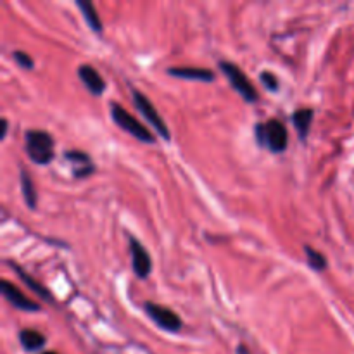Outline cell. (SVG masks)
Wrapping results in <instances>:
<instances>
[{
    "label": "cell",
    "instance_id": "cell-1",
    "mask_svg": "<svg viewBox=\"0 0 354 354\" xmlns=\"http://www.w3.org/2000/svg\"><path fill=\"white\" fill-rule=\"evenodd\" d=\"M254 135L259 147H264L270 153L280 154L288 146V133L280 119H268L254 126Z\"/></svg>",
    "mask_w": 354,
    "mask_h": 354
},
{
    "label": "cell",
    "instance_id": "cell-2",
    "mask_svg": "<svg viewBox=\"0 0 354 354\" xmlns=\"http://www.w3.org/2000/svg\"><path fill=\"white\" fill-rule=\"evenodd\" d=\"M54 137L46 130H28L25 133V153L40 166H47L54 159Z\"/></svg>",
    "mask_w": 354,
    "mask_h": 354
},
{
    "label": "cell",
    "instance_id": "cell-3",
    "mask_svg": "<svg viewBox=\"0 0 354 354\" xmlns=\"http://www.w3.org/2000/svg\"><path fill=\"white\" fill-rule=\"evenodd\" d=\"M109 115H111V119L119 126L121 130H125L126 133L133 137L135 140L144 144H154L156 139H154V133L147 128L146 125L139 121L132 112L126 111L123 106H119L118 102H111L109 104Z\"/></svg>",
    "mask_w": 354,
    "mask_h": 354
},
{
    "label": "cell",
    "instance_id": "cell-4",
    "mask_svg": "<svg viewBox=\"0 0 354 354\" xmlns=\"http://www.w3.org/2000/svg\"><path fill=\"white\" fill-rule=\"evenodd\" d=\"M222 73L228 78L230 85L233 90L240 95L246 102H256L257 101V90L254 88L253 81L246 77L242 70L237 64L228 63V61H219L218 63Z\"/></svg>",
    "mask_w": 354,
    "mask_h": 354
},
{
    "label": "cell",
    "instance_id": "cell-5",
    "mask_svg": "<svg viewBox=\"0 0 354 354\" xmlns=\"http://www.w3.org/2000/svg\"><path fill=\"white\" fill-rule=\"evenodd\" d=\"M132 95H133V104H135L137 111H139L140 115L147 119V123H149V125H153V128L156 130L157 135L168 142V140L171 139V133H170V130H168L164 119L161 118L159 112H157V109L154 108L153 102H150L149 99L142 94V92L137 90V88H132Z\"/></svg>",
    "mask_w": 354,
    "mask_h": 354
},
{
    "label": "cell",
    "instance_id": "cell-6",
    "mask_svg": "<svg viewBox=\"0 0 354 354\" xmlns=\"http://www.w3.org/2000/svg\"><path fill=\"white\" fill-rule=\"evenodd\" d=\"M144 311L147 313V316H149L159 328L166 330V332L177 333L180 332L181 326H184L180 316H178L173 309L166 308V306L156 304V302L153 301H146L144 302Z\"/></svg>",
    "mask_w": 354,
    "mask_h": 354
},
{
    "label": "cell",
    "instance_id": "cell-7",
    "mask_svg": "<svg viewBox=\"0 0 354 354\" xmlns=\"http://www.w3.org/2000/svg\"><path fill=\"white\" fill-rule=\"evenodd\" d=\"M128 244H130V253H132V268L133 273L137 275V278L140 280H147L153 271V259H150L149 253L144 247V244L139 239H135L133 235H128Z\"/></svg>",
    "mask_w": 354,
    "mask_h": 354
},
{
    "label": "cell",
    "instance_id": "cell-8",
    "mask_svg": "<svg viewBox=\"0 0 354 354\" xmlns=\"http://www.w3.org/2000/svg\"><path fill=\"white\" fill-rule=\"evenodd\" d=\"M64 159L71 163V175L77 180H83V178L95 173L94 161H92V157L85 150H64Z\"/></svg>",
    "mask_w": 354,
    "mask_h": 354
},
{
    "label": "cell",
    "instance_id": "cell-9",
    "mask_svg": "<svg viewBox=\"0 0 354 354\" xmlns=\"http://www.w3.org/2000/svg\"><path fill=\"white\" fill-rule=\"evenodd\" d=\"M0 292L8 299L9 304L16 309H21V311H40V304H37L35 301L28 297V295L23 294L14 284H11L9 280H0Z\"/></svg>",
    "mask_w": 354,
    "mask_h": 354
},
{
    "label": "cell",
    "instance_id": "cell-10",
    "mask_svg": "<svg viewBox=\"0 0 354 354\" xmlns=\"http://www.w3.org/2000/svg\"><path fill=\"white\" fill-rule=\"evenodd\" d=\"M77 73L81 83L85 85V88H87L92 95L99 97V95L104 94L108 85H106V80L102 78V75L99 73L94 66H90V64H80Z\"/></svg>",
    "mask_w": 354,
    "mask_h": 354
},
{
    "label": "cell",
    "instance_id": "cell-11",
    "mask_svg": "<svg viewBox=\"0 0 354 354\" xmlns=\"http://www.w3.org/2000/svg\"><path fill=\"white\" fill-rule=\"evenodd\" d=\"M168 75L175 78H184V80H197L204 81V83H211L215 81V73L211 70H206V68H188V66H173L168 68Z\"/></svg>",
    "mask_w": 354,
    "mask_h": 354
},
{
    "label": "cell",
    "instance_id": "cell-12",
    "mask_svg": "<svg viewBox=\"0 0 354 354\" xmlns=\"http://www.w3.org/2000/svg\"><path fill=\"white\" fill-rule=\"evenodd\" d=\"M8 263H9V266H11L12 270H14L16 273H18V277L21 278L23 284H25L26 287L30 288V291H33V292H35L37 295H39V297H42L43 301L50 302V304H52V302L56 301V299H54V295L50 294L49 288H47L46 285H43V284H40V282H37L35 278H33L32 275H30V273H26V271L23 270V268L19 266L18 263H14V261H8Z\"/></svg>",
    "mask_w": 354,
    "mask_h": 354
},
{
    "label": "cell",
    "instance_id": "cell-13",
    "mask_svg": "<svg viewBox=\"0 0 354 354\" xmlns=\"http://www.w3.org/2000/svg\"><path fill=\"white\" fill-rule=\"evenodd\" d=\"M313 118H315V111L311 108H301L292 115V125H294L301 142H306V139H308Z\"/></svg>",
    "mask_w": 354,
    "mask_h": 354
},
{
    "label": "cell",
    "instance_id": "cell-14",
    "mask_svg": "<svg viewBox=\"0 0 354 354\" xmlns=\"http://www.w3.org/2000/svg\"><path fill=\"white\" fill-rule=\"evenodd\" d=\"M77 8L80 9L81 16H83L88 28L94 33H102V28H104V26H102V21L101 18H99L97 8L94 6V2H90V0H77Z\"/></svg>",
    "mask_w": 354,
    "mask_h": 354
},
{
    "label": "cell",
    "instance_id": "cell-15",
    "mask_svg": "<svg viewBox=\"0 0 354 354\" xmlns=\"http://www.w3.org/2000/svg\"><path fill=\"white\" fill-rule=\"evenodd\" d=\"M19 342L25 347V351L35 353V351H40L46 346L47 337L35 328H23L21 332H19Z\"/></svg>",
    "mask_w": 354,
    "mask_h": 354
},
{
    "label": "cell",
    "instance_id": "cell-16",
    "mask_svg": "<svg viewBox=\"0 0 354 354\" xmlns=\"http://www.w3.org/2000/svg\"><path fill=\"white\" fill-rule=\"evenodd\" d=\"M19 180H21V192H23V199H25V204L28 206L30 209H37L39 197H37L35 185H33L32 177H30V173L25 170V168H19Z\"/></svg>",
    "mask_w": 354,
    "mask_h": 354
},
{
    "label": "cell",
    "instance_id": "cell-17",
    "mask_svg": "<svg viewBox=\"0 0 354 354\" xmlns=\"http://www.w3.org/2000/svg\"><path fill=\"white\" fill-rule=\"evenodd\" d=\"M302 250H304L306 263H308V266L311 268V270L325 271L326 268H328V263H326V257H325V254H323V253H319V250L313 249V247L308 246V244H306V246L302 247Z\"/></svg>",
    "mask_w": 354,
    "mask_h": 354
},
{
    "label": "cell",
    "instance_id": "cell-18",
    "mask_svg": "<svg viewBox=\"0 0 354 354\" xmlns=\"http://www.w3.org/2000/svg\"><path fill=\"white\" fill-rule=\"evenodd\" d=\"M12 59L16 61V64H18L19 68H23V70L26 71H32L33 68H35L33 57L30 56L28 52H23V50H14V52H12Z\"/></svg>",
    "mask_w": 354,
    "mask_h": 354
},
{
    "label": "cell",
    "instance_id": "cell-19",
    "mask_svg": "<svg viewBox=\"0 0 354 354\" xmlns=\"http://www.w3.org/2000/svg\"><path fill=\"white\" fill-rule=\"evenodd\" d=\"M259 80L261 83L264 85V88L270 92H277L278 90V78L275 77L271 71H263V73L259 75Z\"/></svg>",
    "mask_w": 354,
    "mask_h": 354
},
{
    "label": "cell",
    "instance_id": "cell-20",
    "mask_svg": "<svg viewBox=\"0 0 354 354\" xmlns=\"http://www.w3.org/2000/svg\"><path fill=\"white\" fill-rule=\"evenodd\" d=\"M8 130H9V121L6 118H2V133H0V140H4L8 137Z\"/></svg>",
    "mask_w": 354,
    "mask_h": 354
},
{
    "label": "cell",
    "instance_id": "cell-21",
    "mask_svg": "<svg viewBox=\"0 0 354 354\" xmlns=\"http://www.w3.org/2000/svg\"><path fill=\"white\" fill-rule=\"evenodd\" d=\"M239 354H247V351H246V349H244V347H242V346H240V347H239Z\"/></svg>",
    "mask_w": 354,
    "mask_h": 354
},
{
    "label": "cell",
    "instance_id": "cell-22",
    "mask_svg": "<svg viewBox=\"0 0 354 354\" xmlns=\"http://www.w3.org/2000/svg\"><path fill=\"white\" fill-rule=\"evenodd\" d=\"M42 354H57V353H54V351H47V353H42Z\"/></svg>",
    "mask_w": 354,
    "mask_h": 354
}]
</instances>
